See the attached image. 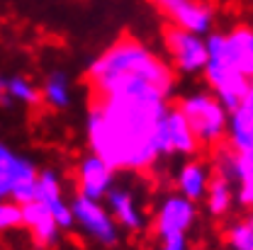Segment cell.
I'll use <instances>...</instances> for the list:
<instances>
[{
	"label": "cell",
	"instance_id": "6da1fadb",
	"mask_svg": "<svg viewBox=\"0 0 253 250\" xmlns=\"http://www.w3.org/2000/svg\"><path fill=\"white\" fill-rule=\"evenodd\" d=\"M170 102L141 97H93L85 112L88 151L117 173L141 175L161 160L158 122Z\"/></svg>",
	"mask_w": 253,
	"mask_h": 250
},
{
	"label": "cell",
	"instance_id": "7a4b0ae2",
	"mask_svg": "<svg viewBox=\"0 0 253 250\" xmlns=\"http://www.w3.org/2000/svg\"><path fill=\"white\" fill-rule=\"evenodd\" d=\"M93 97H141L170 102L175 68L168 59L134 36H122L102 49L85 71Z\"/></svg>",
	"mask_w": 253,
	"mask_h": 250
},
{
	"label": "cell",
	"instance_id": "3957f363",
	"mask_svg": "<svg viewBox=\"0 0 253 250\" xmlns=\"http://www.w3.org/2000/svg\"><path fill=\"white\" fill-rule=\"evenodd\" d=\"M178 109L185 114L202 148H219L226 141L231 109L207 88L190 90L178 100Z\"/></svg>",
	"mask_w": 253,
	"mask_h": 250
},
{
	"label": "cell",
	"instance_id": "277c9868",
	"mask_svg": "<svg viewBox=\"0 0 253 250\" xmlns=\"http://www.w3.org/2000/svg\"><path fill=\"white\" fill-rule=\"evenodd\" d=\"M207 49H210V59H207V66L202 71L205 85H207L210 93L217 95L229 109H236L246 97L249 78L229 61V56L224 54L219 39H217V32H212L207 36Z\"/></svg>",
	"mask_w": 253,
	"mask_h": 250
},
{
	"label": "cell",
	"instance_id": "5b68a950",
	"mask_svg": "<svg viewBox=\"0 0 253 250\" xmlns=\"http://www.w3.org/2000/svg\"><path fill=\"white\" fill-rule=\"evenodd\" d=\"M71 214H73V228L100 248H115L122 241V231L115 223L107 204L102 199H90L83 194L71 197Z\"/></svg>",
	"mask_w": 253,
	"mask_h": 250
},
{
	"label": "cell",
	"instance_id": "8992f818",
	"mask_svg": "<svg viewBox=\"0 0 253 250\" xmlns=\"http://www.w3.org/2000/svg\"><path fill=\"white\" fill-rule=\"evenodd\" d=\"M200 219V207L188 197L173 192L161 194L151 209V231L154 238H178V236H190L192 228Z\"/></svg>",
	"mask_w": 253,
	"mask_h": 250
},
{
	"label": "cell",
	"instance_id": "52a82bcc",
	"mask_svg": "<svg viewBox=\"0 0 253 250\" xmlns=\"http://www.w3.org/2000/svg\"><path fill=\"white\" fill-rule=\"evenodd\" d=\"M39 170L42 168H37L30 156H22L0 141V199H15L20 204L32 202Z\"/></svg>",
	"mask_w": 253,
	"mask_h": 250
},
{
	"label": "cell",
	"instance_id": "ba28073f",
	"mask_svg": "<svg viewBox=\"0 0 253 250\" xmlns=\"http://www.w3.org/2000/svg\"><path fill=\"white\" fill-rule=\"evenodd\" d=\"M163 49L175 73H183V75H202L210 59L207 36L173 27V25L163 30Z\"/></svg>",
	"mask_w": 253,
	"mask_h": 250
},
{
	"label": "cell",
	"instance_id": "9c48e42d",
	"mask_svg": "<svg viewBox=\"0 0 253 250\" xmlns=\"http://www.w3.org/2000/svg\"><path fill=\"white\" fill-rule=\"evenodd\" d=\"M115 223L122 233H141L151 226V214L144 202V194L129 182H117L105 199Z\"/></svg>",
	"mask_w": 253,
	"mask_h": 250
},
{
	"label": "cell",
	"instance_id": "30bf717a",
	"mask_svg": "<svg viewBox=\"0 0 253 250\" xmlns=\"http://www.w3.org/2000/svg\"><path fill=\"white\" fill-rule=\"evenodd\" d=\"M200 141L178 105H170L158 122V151L161 158H192L200 151Z\"/></svg>",
	"mask_w": 253,
	"mask_h": 250
},
{
	"label": "cell",
	"instance_id": "8fae6325",
	"mask_svg": "<svg viewBox=\"0 0 253 250\" xmlns=\"http://www.w3.org/2000/svg\"><path fill=\"white\" fill-rule=\"evenodd\" d=\"M158 12L180 30L210 36L214 27V10L205 0H151Z\"/></svg>",
	"mask_w": 253,
	"mask_h": 250
},
{
	"label": "cell",
	"instance_id": "7c38bea8",
	"mask_svg": "<svg viewBox=\"0 0 253 250\" xmlns=\"http://www.w3.org/2000/svg\"><path fill=\"white\" fill-rule=\"evenodd\" d=\"M117 170L102 160V158L88 151L85 156L78 160L76 173H73V185H76V194L90 197V199H107V194L112 192V187L120 182L117 180Z\"/></svg>",
	"mask_w": 253,
	"mask_h": 250
},
{
	"label": "cell",
	"instance_id": "4fadbf2b",
	"mask_svg": "<svg viewBox=\"0 0 253 250\" xmlns=\"http://www.w3.org/2000/svg\"><path fill=\"white\" fill-rule=\"evenodd\" d=\"M212 175H214V165L202 160V158L192 156V158H183L180 165L175 168L173 173V187L178 194L188 197L192 202H202L207 187L212 182Z\"/></svg>",
	"mask_w": 253,
	"mask_h": 250
},
{
	"label": "cell",
	"instance_id": "5bb4252c",
	"mask_svg": "<svg viewBox=\"0 0 253 250\" xmlns=\"http://www.w3.org/2000/svg\"><path fill=\"white\" fill-rule=\"evenodd\" d=\"M34 199L42 202L54 216L61 223L63 231L73 228V214H71V199H66L63 192V180L54 168H42L39 170V180H37V192Z\"/></svg>",
	"mask_w": 253,
	"mask_h": 250
},
{
	"label": "cell",
	"instance_id": "9a60e30c",
	"mask_svg": "<svg viewBox=\"0 0 253 250\" xmlns=\"http://www.w3.org/2000/svg\"><path fill=\"white\" fill-rule=\"evenodd\" d=\"M214 170L221 173V175H229L234 180V187H236V204L253 214V163H246V160H239L231 151L226 148H219L217 156L212 160Z\"/></svg>",
	"mask_w": 253,
	"mask_h": 250
},
{
	"label": "cell",
	"instance_id": "2e32d148",
	"mask_svg": "<svg viewBox=\"0 0 253 250\" xmlns=\"http://www.w3.org/2000/svg\"><path fill=\"white\" fill-rule=\"evenodd\" d=\"M22 228H27L32 236V241L42 248H49L59 241V236L63 233L61 223L56 221V216L37 199H32L27 204H22Z\"/></svg>",
	"mask_w": 253,
	"mask_h": 250
},
{
	"label": "cell",
	"instance_id": "e0dca14e",
	"mask_svg": "<svg viewBox=\"0 0 253 250\" xmlns=\"http://www.w3.org/2000/svg\"><path fill=\"white\" fill-rule=\"evenodd\" d=\"M224 148L231 151L239 160L253 163V109H249L246 105L231 109Z\"/></svg>",
	"mask_w": 253,
	"mask_h": 250
},
{
	"label": "cell",
	"instance_id": "ac0fdd59",
	"mask_svg": "<svg viewBox=\"0 0 253 250\" xmlns=\"http://www.w3.org/2000/svg\"><path fill=\"white\" fill-rule=\"evenodd\" d=\"M224 54L249 80L253 78V27L239 25L229 32H217Z\"/></svg>",
	"mask_w": 253,
	"mask_h": 250
},
{
	"label": "cell",
	"instance_id": "d6986e66",
	"mask_svg": "<svg viewBox=\"0 0 253 250\" xmlns=\"http://www.w3.org/2000/svg\"><path fill=\"white\" fill-rule=\"evenodd\" d=\"M39 102H42V90L34 80L20 73H0V105L2 107H12V105L34 107Z\"/></svg>",
	"mask_w": 253,
	"mask_h": 250
},
{
	"label": "cell",
	"instance_id": "ffe728a7",
	"mask_svg": "<svg viewBox=\"0 0 253 250\" xmlns=\"http://www.w3.org/2000/svg\"><path fill=\"white\" fill-rule=\"evenodd\" d=\"M202 204H205V209H207V214H210L212 219H226V216L234 212V207H239V204H236L234 180H231L229 175H221V173L214 170L212 182H210V187H207V194H205Z\"/></svg>",
	"mask_w": 253,
	"mask_h": 250
},
{
	"label": "cell",
	"instance_id": "44dd1931",
	"mask_svg": "<svg viewBox=\"0 0 253 250\" xmlns=\"http://www.w3.org/2000/svg\"><path fill=\"white\" fill-rule=\"evenodd\" d=\"M39 90H42V102L46 107L56 109V112L68 109L71 102H73V83H71V78L63 71L46 73V78L42 80Z\"/></svg>",
	"mask_w": 253,
	"mask_h": 250
},
{
	"label": "cell",
	"instance_id": "7402d4cb",
	"mask_svg": "<svg viewBox=\"0 0 253 250\" xmlns=\"http://www.w3.org/2000/svg\"><path fill=\"white\" fill-rule=\"evenodd\" d=\"M224 246L226 250H253V214H244L231 219L224 228Z\"/></svg>",
	"mask_w": 253,
	"mask_h": 250
},
{
	"label": "cell",
	"instance_id": "603a6c76",
	"mask_svg": "<svg viewBox=\"0 0 253 250\" xmlns=\"http://www.w3.org/2000/svg\"><path fill=\"white\" fill-rule=\"evenodd\" d=\"M22 228V204L15 199H0V233Z\"/></svg>",
	"mask_w": 253,
	"mask_h": 250
},
{
	"label": "cell",
	"instance_id": "cb8c5ba5",
	"mask_svg": "<svg viewBox=\"0 0 253 250\" xmlns=\"http://www.w3.org/2000/svg\"><path fill=\"white\" fill-rule=\"evenodd\" d=\"M156 250H192V243H190V236L163 238V241H156Z\"/></svg>",
	"mask_w": 253,
	"mask_h": 250
},
{
	"label": "cell",
	"instance_id": "d4e9b609",
	"mask_svg": "<svg viewBox=\"0 0 253 250\" xmlns=\"http://www.w3.org/2000/svg\"><path fill=\"white\" fill-rule=\"evenodd\" d=\"M241 105H246L249 109H253V78L249 80V90H246V97H244V102Z\"/></svg>",
	"mask_w": 253,
	"mask_h": 250
}]
</instances>
